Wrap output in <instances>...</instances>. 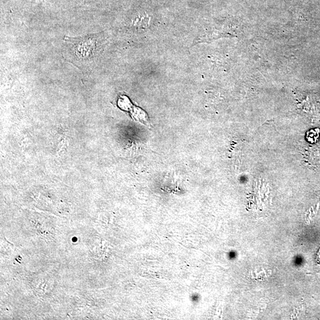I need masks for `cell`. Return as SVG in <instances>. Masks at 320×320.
I'll use <instances>...</instances> for the list:
<instances>
[{
    "instance_id": "obj_1",
    "label": "cell",
    "mask_w": 320,
    "mask_h": 320,
    "mask_svg": "<svg viewBox=\"0 0 320 320\" xmlns=\"http://www.w3.org/2000/svg\"><path fill=\"white\" fill-rule=\"evenodd\" d=\"M107 43L104 32L63 39L62 56L66 61L75 65L82 72L91 71L96 64Z\"/></svg>"
}]
</instances>
